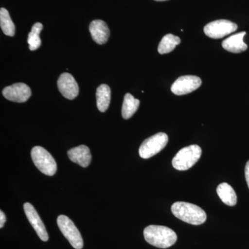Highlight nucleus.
<instances>
[{"label": "nucleus", "instance_id": "2eb2a0df", "mask_svg": "<svg viewBox=\"0 0 249 249\" xmlns=\"http://www.w3.org/2000/svg\"><path fill=\"white\" fill-rule=\"evenodd\" d=\"M217 193L223 203L227 206H234L237 204V195L232 186L227 183H220L217 186Z\"/></svg>", "mask_w": 249, "mask_h": 249}, {"label": "nucleus", "instance_id": "5701e85b", "mask_svg": "<svg viewBox=\"0 0 249 249\" xmlns=\"http://www.w3.org/2000/svg\"><path fill=\"white\" fill-rule=\"evenodd\" d=\"M155 1H167V0H155Z\"/></svg>", "mask_w": 249, "mask_h": 249}, {"label": "nucleus", "instance_id": "412c9836", "mask_svg": "<svg viewBox=\"0 0 249 249\" xmlns=\"http://www.w3.org/2000/svg\"><path fill=\"white\" fill-rule=\"evenodd\" d=\"M6 221V215L2 211H0V228L2 229L4 227L5 222Z\"/></svg>", "mask_w": 249, "mask_h": 249}, {"label": "nucleus", "instance_id": "aec40b11", "mask_svg": "<svg viewBox=\"0 0 249 249\" xmlns=\"http://www.w3.org/2000/svg\"><path fill=\"white\" fill-rule=\"evenodd\" d=\"M42 29H43V25L40 22L36 23L33 26L32 29L28 36L27 40L29 49L31 51L37 50L40 47L42 42L40 40V34Z\"/></svg>", "mask_w": 249, "mask_h": 249}, {"label": "nucleus", "instance_id": "39448f33", "mask_svg": "<svg viewBox=\"0 0 249 249\" xmlns=\"http://www.w3.org/2000/svg\"><path fill=\"white\" fill-rule=\"evenodd\" d=\"M168 142V136L163 132L145 139L139 147V155L142 159H149L161 151Z\"/></svg>", "mask_w": 249, "mask_h": 249}, {"label": "nucleus", "instance_id": "4be33fe9", "mask_svg": "<svg viewBox=\"0 0 249 249\" xmlns=\"http://www.w3.org/2000/svg\"><path fill=\"white\" fill-rule=\"evenodd\" d=\"M245 178L249 188V160L247 161L245 166Z\"/></svg>", "mask_w": 249, "mask_h": 249}, {"label": "nucleus", "instance_id": "f03ea898", "mask_svg": "<svg viewBox=\"0 0 249 249\" xmlns=\"http://www.w3.org/2000/svg\"><path fill=\"white\" fill-rule=\"evenodd\" d=\"M171 211L175 217L193 225H201L206 222L207 218L204 210L191 203L183 201L174 203Z\"/></svg>", "mask_w": 249, "mask_h": 249}, {"label": "nucleus", "instance_id": "f257e3e1", "mask_svg": "<svg viewBox=\"0 0 249 249\" xmlns=\"http://www.w3.org/2000/svg\"><path fill=\"white\" fill-rule=\"evenodd\" d=\"M143 235L147 243L160 249L169 248L178 240L176 232L163 226H148L144 229Z\"/></svg>", "mask_w": 249, "mask_h": 249}, {"label": "nucleus", "instance_id": "6ab92c4d", "mask_svg": "<svg viewBox=\"0 0 249 249\" xmlns=\"http://www.w3.org/2000/svg\"><path fill=\"white\" fill-rule=\"evenodd\" d=\"M0 26L5 35L11 37L15 36L16 27L10 17L9 11L4 8L0 9Z\"/></svg>", "mask_w": 249, "mask_h": 249}, {"label": "nucleus", "instance_id": "ddd939ff", "mask_svg": "<svg viewBox=\"0 0 249 249\" xmlns=\"http://www.w3.org/2000/svg\"><path fill=\"white\" fill-rule=\"evenodd\" d=\"M69 158L73 163L80 165L83 168L89 166L91 161V155L89 147L86 145H81L73 147L69 150Z\"/></svg>", "mask_w": 249, "mask_h": 249}, {"label": "nucleus", "instance_id": "f3484780", "mask_svg": "<svg viewBox=\"0 0 249 249\" xmlns=\"http://www.w3.org/2000/svg\"><path fill=\"white\" fill-rule=\"evenodd\" d=\"M140 101L130 93H126L122 106V116L124 119H129L137 112L139 109Z\"/></svg>", "mask_w": 249, "mask_h": 249}, {"label": "nucleus", "instance_id": "0eeeda50", "mask_svg": "<svg viewBox=\"0 0 249 249\" xmlns=\"http://www.w3.org/2000/svg\"><path fill=\"white\" fill-rule=\"evenodd\" d=\"M237 29V25L235 23L227 19H218L206 24L204 31L205 34L211 38L220 39L230 35Z\"/></svg>", "mask_w": 249, "mask_h": 249}, {"label": "nucleus", "instance_id": "9d476101", "mask_svg": "<svg viewBox=\"0 0 249 249\" xmlns=\"http://www.w3.org/2000/svg\"><path fill=\"white\" fill-rule=\"evenodd\" d=\"M24 210L28 220L30 222L31 226L36 231V233L40 237V240L43 242L48 241V233H47L45 225L35 208L30 203H25L24 204Z\"/></svg>", "mask_w": 249, "mask_h": 249}, {"label": "nucleus", "instance_id": "f8f14e48", "mask_svg": "<svg viewBox=\"0 0 249 249\" xmlns=\"http://www.w3.org/2000/svg\"><path fill=\"white\" fill-rule=\"evenodd\" d=\"M89 31L93 40L98 45L106 43L110 35V31L107 24L101 19H96L91 22Z\"/></svg>", "mask_w": 249, "mask_h": 249}, {"label": "nucleus", "instance_id": "4468645a", "mask_svg": "<svg viewBox=\"0 0 249 249\" xmlns=\"http://www.w3.org/2000/svg\"><path fill=\"white\" fill-rule=\"evenodd\" d=\"M247 33L245 31L234 34L222 42V47L228 52L233 53H240L245 52L248 46L244 42V37Z\"/></svg>", "mask_w": 249, "mask_h": 249}, {"label": "nucleus", "instance_id": "1a4fd4ad", "mask_svg": "<svg viewBox=\"0 0 249 249\" xmlns=\"http://www.w3.org/2000/svg\"><path fill=\"white\" fill-rule=\"evenodd\" d=\"M2 93L4 98L10 101L25 103L31 96V90L27 85L18 83L5 88Z\"/></svg>", "mask_w": 249, "mask_h": 249}, {"label": "nucleus", "instance_id": "20e7f679", "mask_svg": "<svg viewBox=\"0 0 249 249\" xmlns=\"http://www.w3.org/2000/svg\"><path fill=\"white\" fill-rule=\"evenodd\" d=\"M31 158L41 173L53 176L57 171V163L52 155L44 147L36 146L31 150Z\"/></svg>", "mask_w": 249, "mask_h": 249}, {"label": "nucleus", "instance_id": "423d86ee", "mask_svg": "<svg viewBox=\"0 0 249 249\" xmlns=\"http://www.w3.org/2000/svg\"><path fill=\"white\" fill-rule=\"evenodd\" d=\"M57 223L60 231L66 237L72 247L76 249H82L83 247V240L81 234L75 224L67 216H58Z\"/></svg>", "mask_w": 249, "mask_h": 249}, {"label": "nucleus", "instance_id": "dca6fc26", "mask_svg": "<svg viewBox=\"0 0 249 249\" xmlns=\"http://www.w3.org/2000/svg\"><path fill=\"white\" fill-rule=\"evenodd\" d=\"M111 89L108 85H100L96 90V103L98 110L105 112L107 110L110 104Z\"/></svg>", "mask_w": 249, "mask_h": 249}, {"label": "nucleus", "instance_id": "7ed1b4c3", "mask_svg": "<svg viewBox=\"0 0 249 249\" xmlns=\"http://www.w3.org/2000/svg\"><path fill=\"white\" fill-rule=\"evenodd\" d=\"M201 147L197 145H191L183 147L174 157L173 166L180 171H184L192 168L200 159Z\"/></svg>", "mask_w": 249, "mask_h": 249}, {"label": "nucleus", "instance_id": "6e6552de", "mask_svg": "<svg viewBox=\"0 0 249 249\" xmlns=\"http://www.w3.org/2000/svg\"><path fill=\"white\" fill-rule=\"evenodd\" d=\"M201 83L202 81L198 76H180L172 85L171 91L174 94L178 96L188 94L197 89L201 86Z\"/></svg>", "mask_w": 249, "mask_h": 249}, {"label": "nucleus", "instance_id": "9b49d317", "mask_svg": "<svg viewBox=\"0 0 249 249\" xmlns=\"http://www.w3.org/2000/svg\"><path fill=\"white\" fill-rule=\"evenodd\" d=\"M58 88L62 96L67 99H74L79 93V88L76 80L69 73H62L59 77Z\"/></svg>", "mask_w": 249, "mask_h": 249}, {"label": "nucleus", "instance_id": "a211bd4d", "mask_svg": "<svg viewBox=\"0 0 249 249\" xmlns=\"http://www.w3.org/2000/svg\"><path fill=\"white\" fill-rule=\"evenodd\" d=\"M181 43V39L173 34H167L163 36L158 47V52L160 54L169 53L173 52L177 46Z\"/></svg>", "mask_w": 249, "mask_h": 249}]
</instances>
